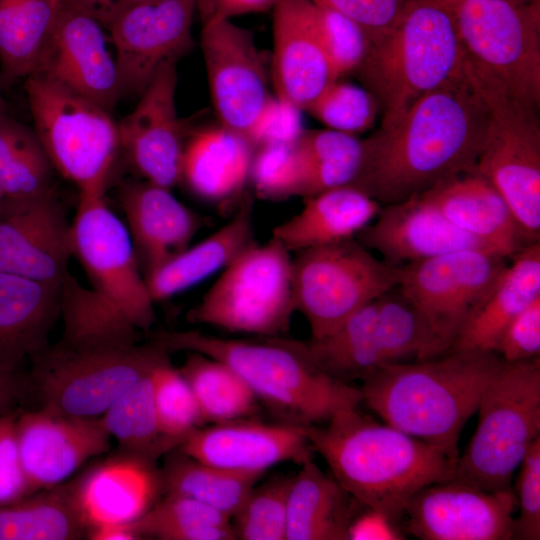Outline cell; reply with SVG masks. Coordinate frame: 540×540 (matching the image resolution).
<instances>
[{
  "mask_svg": "<svg viewBox=\"0 0 540 540\" xmlns=\"http://www.w3.org/2000/svg\"><path fill=\"white\" fill-rule=\"evenodd\" d=\"M73 256L71 223L53 191L0 208V272L63 285Z\"/></svg>",
  "mask_w": 540,
  "mask_h": 540,
  "instance_id": "obj_19",
  "label": "cell"
},
{
  "mask_svg": "<svg viewBox=\"0 0 540 540\" xmlns=\"http://www.w3.org/2000/svg\"><path fill=\"white\" fill-rule=\"evenodd\" d=\"M143 1H146V0H118V5H117V9H116V12L124 7H127V6H130V5H133V4H136V3H139V2H143ZM115 12V13H116ZM115 15V14H114Z\"/></svg>",
  "mask_w": 540,
  "mask_h": 540,
  "instance_id": "obj_59",
  "label": "cell"
},
{
  "mask_svg": "<svg viewBox=\"0 0 540 540\" xmlns=\"http://www.w3.org/2000/svg\"><path fill=\"white\" fill-rule=\"evenodd\" d=\"M33 358V378L43 409L98 418L138 380L169 359V351L151 339L144 344L90 345L59 340Z\"/></svg>",
  "mask_w": 540,
  "mask_h": 540,
  "instance_id": "obj_8",
  "label": "cell"
},
{
  "mask_svg": "<svg viewBox=\"0 0 540 540\" xmlns=\"http://www.w3.org/2000/svg\"><path fill=\"white\" fill-rule=\"evenodd\" d=\"M160 470L165 494L199 501L232 519L262 473L225 469L194 459L174 448Z\"/></svg>",
  "mask_w": 540,
  "mask_h": 540,
  "instance_id": "obj_36",
  "label": "cell"
},
{
  "mask_svg": "<svg viewBox=\"0 0 540 540\" xmlns=\"http://www.w3.org/2000/svg\"><path fill=\"white\" fill-rule=\"evenodd\" d=\"M471 312L450 350L494 351L508 324L540 297V243L515 254Z\"/></svg>",
  "mask_w": 540,
  "mask_h": 540,
  "instance_id": "obj_30",
  "label": "cell"
},
{
  "mask_svg": "<svg viewBox=\"0 0 540 540\" xmlns=\"http://www.w3.org/2000/svg\"><path fill=\"white\" fill-rule=\"evenodd\" d=\"M292 258L295 311L311 338H321L399 285L402 267L377 258L355 237L296 252Z\"/></svg>",
  "mask_w": 540,
  "mask_h": 540,
  "instance_id": "obj_11",
  "label": "cell"
},
{
  "mask_svg": "<svg viewBox=\"0 0 540 540\" xmlns=\"http://www.w3.org/2000/svg\"><path fill=\"white\" fill-rule=\"evenodd\" d=\"M4 200H5V196H4L3 192H2V190L0 189V208H1Z\"/></svg>",
  "mask_w": 540,
  "mask_h": 540,
  "instance_id": "obj_60",
  "label": "cell"
},
{
  "mask_svg": "<svg viewBox=\"0 0 540 540\" xmlns=\"http://www.w3.org/2000/svg\"><path fill=\"white\" fill-rule=\"evenodd\" d=\"M87 539L92 540H136L140 539L128 524H101L88 529Z\"/></svg>",
  "mask_w": 540,
  "mask_h": 540,
  "instance_id": "obj_57",
  "label": "cell"
},
{
  "mask_svg": "<svg viewBox=\"0 0 540 540\" xmlns=\"http://www.w3.org/2000/svg\"><path fill=\"white\" fill-rule=\"evenodd\" d=\"M88 529L78 477L0 508V540H77Z\"/></svg>",
  "mask_w": 540,
  "mask_h": 540,
  "instance_id": "obj_35",
  "label": "cell"
},
{
  "mask_svg": "<svg viewBox=\"0 0 540 540\" xmlns=\"http://www.w3.org/2000/svg\"><path fill=\"white\" fill-rule=\"evenodd\" d=\"M301 113L291 102L270 95L246 138L254 148L295 143L305 131Z\"/></svg>",
  "mask_w": 540,
  "mask_h": 540,
  "instance_id": "obj_50",
  "label": "cell"
},
{
  "mask_svg": "<svg viewBox=\"0 0 540 540\" xmlns=\"http://www.w3.org/2000/svg\"><path fill=\"white\" fill-rule=\"evenodd\" d=\"M505 363L494 351L449 350L389 364L362 381V401L385 423L456 461L462 428Z\"/></svg>",
  "mask_w": 540,
  "mask_h": 540,
  "instance_id": "obj_3",
  "label": "cell"
},
{
  "mask_svg": "<svg viewBox=\"0 0 540 540\" xmlns=\"http://www.w3.org/2000/svg\"><path fill=\"white\" fill-rule=\"evenodd\" d=\"M476 412L475 433L456 460L452 480L487 491L511 489L514 473L540 437L539 357L505 363Z\"/></svg>",
  "mask_w": 540,
  "mask_h": 540,
  "instance_id": "obj_6",
  "label": "cell"
},
{
  "mask_svg": "<svg viewBox=\"0 0 540 540\" xmlns=\"http://www.w3.org/2000/svg\"><path fill=\"white\" fill-rule=\"evenodd\" d=\"M517 478V508L514 539H540V437L529 447L519 468Z\"/></svg>",
  "mask_w": 540,
  "mask_h": 540,
  "instance_id": "obj_49",
  "label": "cell"
},
{
  "mask_svg": "<svg viewBox=\"0 0 540 540\" xmlns=\"http://www.w3.org/2000/svg\"><path fill=\"white\" fill-rule=\"evenodd\" d=\"M464 67L508 96L540 108V0H445Z\"/></svg>",
  "mask_w": 540,
  "mask_h": 540,
  "instance_id": "obj_7",
  "label": "cell"
},
{
  "mask_svg": "<svg viewBox=\"0 0 540 540\" xmlns=\"http://www.w3.org/2000/svg\"><path fill=\"white\" fill-rule=\"evenodd\" d=\"M306 180L307 164L297 142L255 148L249 182L261 199L303 198Z\"/></svg>",
  "mask_w": 540,
  "mask_h": 540,
  "instance_id": "obj_46",
  "label": "cell"
},
{
  "mask_svg": "<svg viewBox=\"0 0 540 540\" xmlns=\"http://www.w3.org/2000/svg\"><path fill=\"white\" fill-rule=\"evenodd\" d=\"M276 0H197L203 22L232 20L234 17L272 10Z\"/></svg>",
  "mask_w": 540,
  "mask_h": 540,
  "instance_id": "obj_54",
  "label": "cell"
},
{
  "mask_svg": "<svg viewBox=\"0 0 540 540\" xmlns=\"http://www.w3.org/2000/svg\"><path fill=\"white\" fill-rule=\"evenodd\" d=\"M22 392V383L16 370L0 365V416L10 412L9 409L18 400Z\"/></svg>",
  "mask_w": 540,
  "mask_h": 540,
  "instance_id": "obj_56",
  "label": "cell"
},
{
  "mask_svg": "<svg viewBox=\"0 0 540 540\" xmlns=\"http://www.w3.org/2000/svg\"><path fill=\"white\" fill-rule=\"evenodd\" d=\"M516 510L512 488L487 491L450 480L417 491L401 524L422 540H508L514 539Z\"/></svg>",
  "mask_w": 540,
  "mask_h": 540,
  "instance_id": "obj_16",
  "label": "cell"
},
{
  "mask_svg": "<svg viewBox=\"0 0 540 540\" xmlns=\"http://www.w3.org/2000/svg\"><path fill=\"white\" fill-rule=\"evenodd\" d=\"M179 370L190 385L206 424L253 419L258 412L256 396L226 364L189 352Z\"/></svg>",
  "mask_w": 540,
  "mask_h": 540,
  "instance_id": "obj_38",
  "label": "cell"
},
{
  "mask_svg": "<svg viewBox=\"0 0 540 540\" xmlns=\"http://www.w3.org/2000/svg\"><path fill=\"white\" fill-rule=\"evenodd\" d=\"M381 206L355 187L330 189L305 197L302 209L274 227L271 237L290 252L354 238Z\"/></svg>",
  "mask_w": 540,
  "mask_h": 540,
  "instance_id": "obj_32",
  "label": "cell"
},
{
  "mask_svg": "<svg viewBox=\"0 0 540 540\" xmlns=\"http://www.w3.org/2000/svg\"><path fill=\"white\" fill-rule=\"evenodd\" d=\"M313 451L333 478L365 509L395 526L421 488L453 479L455 463L433 446L363 415L357 408L307 427Z\"/></svg>",
  "mask_w": 540,
  "mask_h": 540,
  "instance_id": "obj_2",
  "label": "cell"
},
{
  "mask_svg": "<svg viewBox=\"0 0 540 540\" xmlns=\"http://www.w3.org/2000/svg\"><path fill=\"white\" fill-rule=\"evenodd\" d=\"M349 18L366 33L369 42L389 32L410 0H312Z\"/></svg>",
  "mask_w": 540,
  "mask_h": 540,
  "instance_id": "obj_51",
  "label": "cell"
},
{
  "mask_svg": "<svg viewBox=\"0 0 540 540\" xmlns=\"http://www.w3.org/2000/svg\"><path fill=\"white\" fill-rule=\"evenodd\" d=\"M507 259L491 250H460L402 266L398 286L449 351Z\"/></svg>",
  "mask_w": 540,
  "mask_h": 540,
  "instance_id": "obj_14",
  "label": "cell"
},
{
  "mask_svg": "<svg viewBox=\"0 0 540 540\" xmlns=\"http://www.w3.org/2000/svg\"><path fill=\"white\" fill-rule=\"evenodd\" d=\"M282 340L325 375L351 384L388 365L377 324L376 300L321 338Z\"/></svg>",
  "mask_w": 540,
  "mask_h": 540,
  "instance_id": "obj_33",
  "label": "cell"
},
{
  "mask_svg": "<svg viewBox=\"0 0 540 540\" xmlns=\"http://www.w3.org/2000/svg\"><path fill=\"white\" fill-rule=\"evenodd\" d=\"M25 91L33 130L53 169L79 191L107 188L121 151L111 112L36 74L25 79Z\"/></svg>",
  "mask_w": 540,
  "mask_h": 540,
  "instance_id": "obj_10",
  "label": "cell"
},
{
  "mask_svg": "<svg viewBox=\"0 0 540 540\" xmlns=\"http://www.w3.org/2000/svg\"><path fill=\"white\" fill-rule=\"evenodd\" d=\"M487 109V126L473 171L507 203L530 242L540 237L539 110L508 96L464 68Z\"/></svg>",
  "mask_w": 540,
  "mask_h": 540,
  "instance_id": "obj_12",
  "label": "cell"
},
{
  "mask_svg": "<svg viewBox=\"0 0 540 540\" xmlns=\"http://www.w3.org/2000/svg\"><path fill=\"white\" fill-rule=\"evenodd\" d=\"M356 239L397 267L466 249L499 252L453 225L422 195L382 205Z\"/></svg>",
  "mask_w": 540,
  "mask_h": 540,
  "instance_id": "obj_23",
  "label": "cell"
},
{
  "mask_svg": "<svg viewBox=\"0 0 540 540\" xmlns=\"http://www.w3.org/2000/svg\"><path fill=\"white\" fill-rule=\"evenodd\" d=\"M17 444L29 495L65 482L82 464L110 449L98 418L70 417L41 408L18 415Z\"/></svg>",
  "mask_w": 540,
  "mask_h": 540,
  "instance_id": "obj_21",
  "label": "cell"
},
{
  "mask_svg": "<svg viewBox=\"0 0 540 540\" xmlns=\"http://www.w3.org/2000/svg\"><path fill=\"white\" fill-rule=\"evenodd\" d=\"M463 72L464 53L445 0H410L396 25L369 43L355 71L377 101L382 127Z\"/></svg>",
  "mask_w": 540,
  "mask_h": 540,
  "instance_id": "obj_5",
  "label": "cell"
},
{
  "mask_svg": "<svg viewBox=\"0 0 540 540\" xmlns=\"http://www.w3.org/2000/svg\"><path fill=\"white\" fill-rule=\"evenodd\" d=\"M97 18L105 28L113 18L118 0H67Z\"/></svg>",
  "mask_w": 540,
  "mask_h": 540,
  "instance_id": "obj_58",
  "label": "cell"
},
{
  "mask_svg": "<svg viewBox=\"0 0 540 540\" xmlns=\"http://www.w3.org/2000/svg\"><path fill=\"white\" fill-rule=\"evenodd\" d=\"M61 0H0V64L13 82L32 75L54 28Z\"/></svg>",
  "mask_w": 540,
  "mask_h": 540,
  "instance_id": "obj_37",
  "label": "cell"
},
{
  "mask_svg": "<svg viewBox=\"0 0 540 540\" xmlns=\"http://www.w3.org/2000/svg\"><path fill=\"white\" fill-rule=\"evenodd\" d=\"M397 526L382 515L365 509L352 521L348 529V539H403Z\"/></svg>",
  "mask_w": 540,
  "mask_h": 540,
  "instance_id": "obj_55",
  "label": "cell"
},
{
  "mask_svg": "<svg viewBox=\"0 0 540 540\" xmlns=\"http://www.w3.org/2000/svg\"><path fill=\"white\" fill-rule=\"evenodd\" d=\"M151 340L169 352H197L234 370L278 422L309 427L357 408L359 388L325 375L280 337L227 339L195 330L158 331Z\"/></svg>",
  "mask_w": 540,
  "mask_h": 540,
  "instance_id": "obj_4",
  "label": "cell"
},
{
  "mask_svg": "<svg viewBox=\"0 0 540 540\" xmlns=\"http://www.w3.org/2000/svg\"><path fill=\"white\" fill-rule=\"evenodd\" d=\"M305 111L329 129L356 135L373 125L379 107L373 95L363 86L336 79Z\"/></svg>",
  "mask_w": 540,
  "mask_h": 540,
  "instance_id": "obj_47",
  "label": "cell"
},
{
  "mask_svg": "<svg viewBox=\"0 0 540 540\" xmlns=\"http://www.w3.org/2000/svg\"><path fill=\"white\" fill-rule=\"evenodd\" d=\"M307 164L304 197L351 186L361 159L362 140L333 129L305 130L297 141Z\"/></svg>",
  "mask_w": 540,
  "mask_h": 540,
  "instance_id": "obj_43",
  "label": "cell"
},
{
  "mask_svg": "<svg viewBox=\"0 0 540 540\" xmlns=\"http://www.w3.org/2000/svg\"><path fill=\"white\" fill-rule=\"evenodd\" d=\"M176 64L164 67L118 122L121 151L142 177L171 189L181 181L185 137L176 109Z\"/></svg>",
  "mask_w": 540,
  "mask_h": 540,
  "instance_id": "obj_20",
  "label": "cell"
},
{
  "mask_svg": "<svg viewBox=\"0 0 540 540\" xmlns=\"http://www.w3.org/2000/svg\"><path fill=\"white\" fill-rule=\"evenodd\" d=\"M293 476L277 475L250 491L232 517L236 539L286 540L288 495Z\"/></svg>",
  "mask_w": 540,
  "mask_h": 540,
  "instance_id": "obj_45",
  "label": "cell"
},
{
  "mask_svg": "<svg viewBox=\"0 0 540 540\" xmlns=\"http://www.w3.org/2000/svg\"><path fill=\"white\" fill-rule=\"evenodd\" d=\"M53 166L35 131L0 111V189L6 199L53 191Z\"/></svg>",
  "mask_w": 540,
  "mask_h": 540,
  "instance_id": "obj_39",
  "label": "cell"
},
{
  "mask_svg": "<svg viewBox=\"0 0 540 540\" xmlns=\"http://www.w3.org/2000/svg\"><path fill=\"white\" fill-rule=\"evenodd\" d=\"M118 197L144 277L188 247L203 223L171 189L145 180L122 184Z\"/></svg>",
  "mask_w": 540,
  "mask_h": 540,
  "instance_id": "obj_25",
  "label": "cell"
},
{
  "mask_svg": "<svg viewBox=\"0 0 540 540\" xmlns=\"http://www.w3.org/2000/svg\"><path fill=\"white\" fill-rule=\"evenodd\" d=\"M255 148L222 125L200 130L185 142L181 181L197 197L228 208L240 203Z\"/></svg>",
  "mask_w": 540,
  "mask_h": 540,
  "instance_id": "obj_28",
  "label": "cell"
},
{
  "mask_svg": "<svg viewBox=\"0 0 540 540\" xmlns=\"http://www.w3.org/2000/svg\"><path fill=\"white\" fill-rule=\"evenodd\" d=\"M4 109H5V108H4V102H3V99H2L1 93H0V111H1V110H4Z\"/></svg>",
  "mask_w": 540,
  "mask_h": 540,
  "instance_id": "obj_61",
  "label": "cell"
},
{
  "mask_svg": "<svg viewBox=\"0 0 540 540\" xmlns=\"http://www.w3.org/2000/svg\"><path fill=\"white\" fill-rule=\"evenodd\" d=\"M152 372L119 397L100 416V420L109 435L118 441L122 451L155 462L176 446L161 434L158 426Z\"/></svg>",
  "mask_w": 540,
  "mask_h": 540,
  "instance_id": "obj_40",
  "label": "cell"
},
{
  "mask_svg": "<svg viewBox=\"0 0 540 540\" xmlns=\"http://www.w3.org/2000/svg\"><path fill=\"white\" fill-rule=\"evenodd\" d=\"M201 48L220 125L246 137L270 96L252 33L232 20L203 22Z\"/></svg>",
  "mask_w": 540,
  "mask_h": 540,
  "instance_id": "obj_18",
  "label": "cell"
},
{
  "mask_svg": "<svg viewBox=\"0 0 540 540\" xmlns=\"http://www.w3.org/2000/svg\"><path fill=\"white\" fill-rule=\"evenodd\" d=\"M494 352L506 363L539 357L540 297L531 302L508 324Z\"/></svg>",
  "mask_w": 540,
  "mask_h": 540,
  "instance_id": "obj_52",
  "label": "cell"
},
{
  "mask_svg": "<svg viewBox=\"0 0 540 540\" xmlns=\"http://www.w3.org/2000/svg\"><path fill=\"white\" fill-rule=\"evenodd\" d=\"M161 491L155 462L125 451L78 476L79 501L89 528L134 522L158 501Z\"/></svg>",
  "mask_w": 540,
  "mask_h": 540,
  "instance_id": "obj_26",
  "label": "cell"
},
{
  "mask_svg": "<svg viewBox=\"0 0 540 540\" xmlns=\"http://www.w3.org/2000/svg\"><path fill=\"white\" fill-rule=\"evenodd\" d=\"M316 8L319 35L337 78L355 72L368 51L366 33L344 15L317 4Z\"/></svg>",
  "mask_w": 540,
  "mask_h": 540,
  "instance_id": "obj_48",
  "label": "cell"
},
{
  "mask_svg": "<svg viewBox=\"0 0 540 540\" xmlns=\"http://www.w3.org/2000/svg\"><path fill=\"white\" fill-rule=\"evenodd\" d=\"M17 418L11 411L0 416V508L29 495L17 444Z\"/></svg>",
  "mask_w": 540,
  "mask_h": 540,
  "instance_id": "obj_53",
  "label": "cell"
},
{
  "mask_svg": "<svg viewBox=\"0 0 540 540\" xmlns=\"http://www.w3.org/2000/svg\"><path fill=\"white\" fill-rule=\"evenodd\" d=\"M487 118L485 104L463 72L362 140L360 169L351 186L387 205L471 171Z\"/></svg>",
  "mask_w": 540,
  "mask_h": 540,
  "instance_id": "obj_1",
  "label": "cell"
},
{
  "mask_svg": "<svg viewBox=\"0 0 540 540\" xmlns=\"http://www.w3.org/2000/svg\"><path fill=\"white\" fill-rule=\"evenodd\" d=\"M105 26L61 0L56 22L33 74L49 79L112 111L122 95Z\"/></svg>",
  "mask_w": 540,
  "mask_h": 540,
  "instance_id": "obj_17",
  "label": "cell"
},
{
  "mask_svg": "<svg viewBox=\"0 0 540 540\" xmlns=\"http://www.w3.org/2000/svg\"><path fill=\"white\" fill-rule=\"evenodd\" d=\"M199 461L225 469L264 473L276 464L312 458L307 427L239 419L200 427L178 447Z\"/></svg>",
  "mask_w": 540,
  "mask_h": 540,
  "instance_id": "obj_22",
  "label": "cell"
},
{
  "mask_svg": "<svg viewBox=\"0 0 540 540\" xmlns=\"http://www.w3.org/2000/svg\"><path fill=\"white\" fill-rule=\"evenodd\" d=\"M420 195L453 225L507 258L534 243L526 237L495 187L473 170L450 177Z\"/></svg>",
  "mask_w": 540,
  "mask_h": 540,
  "instance_id": "obj_27",
  "label": "cell"
},
{
  "mask_svg": "<svg viewBox=\"0 0 540 540\" xmlns=\"http://www.w3.org/2000/svg\"><path fill=\"white\" fill-rule=\"evenodd\" d=\"M153 398L161 434L176 447L194 430L206 425L195 395L170 359L152 372Z\"/></svg>",
  "mask_w": 540,
  "mask_h": 540,
  "instance_id": "obj_44",
  "label": "cell"
},
{
  "mask_svg": "<svg viewBox=\"0 0 540 540\" xmlns=\"http://www.w3.org/2000/svg\"><path fill=\"white\" fill-rule=\"evenodd\" d=\"M271 11L276 95L305 111L338 79L319 35L316 4L276 0Z\"/></svg>",
  "mask_w": 540,
  "mask_h": 540,
  "instance_id": "obj_24",
  "label": "cell"
},
{
  "mask_svg": "<svg viewBox=\"0 0 540 540\" xmlns=\"http://www.w3.org/2000/svg\"><path fill=\"white\" fill-rule=\"evenodd\" d=\"M376 306L388 365L430 359L448 352L398 285L378 297Z\"/></svg>",
  "mask_w": 540,
  "mask_h": 540,
  "instance_id": "obj_42",
  "label": "cell"
},
{
  "mask_svg": "<svg viewBox=\"0 0 540 540\" xmlns=\"http://www.w3.org/2000/svg\"><path fill=\"white\" fill-rule=\"evenodd\" d=\"M62 287L0 272V365L16 370L24 358L49 347L61 316Z\"/></svg>",
  "mask_w": 540,
  "mask_h": 540,
  "instance_id": "obj_29",
  "label": "cell"
},
{
  "mask_svg": "<svg viewBox=\"0 0 540 540\" xmlns=\"http://www.w3.org/2000/svg\"><path fill=\"white\" fill-rule=\"evenodd\" d=\"M290 253L272 237L255 241L221 271L187 321L262 338L283 336L296 312Z\"/></svg>",
  "mask_w": 540,
  "mask_h": 540,
  "instance_id": "obj_9",
  "label": "cell"
},
{
  "mask_svg": "<svg viewBox=\"0 0 540 540\" xmlns=\"http://www.w3.org/2000/svg\"><path fill=\"white\" fill-rule=\"evenodd\" d=\"M197 0H146L118 10L109 24L122 95H140L192 46Z\"/></svg>",
  "mask_w": 540,
  "mask_h": 540,
  "instance_id": "obj_15",
  "label": "cell"
},
{
  "mask_svg": "<svg viewBox=\"0 0 540 540\" xmlns=\"http://www.w3.org/2000/svg\"><path fill=\"white\" fill-rule=\"evenodd\" d=\"M254 242L253 204L245 197L226 224L145 276L151 298L156 303L195 286L225 269Z\"/></svg>",
  "mask_w": 540,
  "mask_h": 540,
  "instance_id": "obj_31",
  "label": "cell"
},
{
  "mask_svg": "<svg viewBox=\"0 0 540 540\" xmlns=\"http://www.w3.org/2000/svg\"><path fill=\"white\" fill-rule=\"evenodd\" d=\"M231 519L194 499L165 494L130 529L140 538L161 540H233Z\"/></svg>",
  "mask_w": 540,
  "mask_h": 540,
  "instance_id": "obj_41",
  "label": "cell"
},
{
  "mask_svg": "<svg viewBox=\"0 0 540 540\" xmlns=\"http://www.w3.org/2000/svg\"><path fill=\"white\" fill-rule=\"evenodd\" d=\"M105 191V187L79 191L71 223L73 255L108 311L137 331L148 332L156 322L155 302L128 229L108 206Z\"/></svg>",
  "mask_w": 540,
  "mask_h": 540,
  "instance_id": "obj_13",
  "label": "cell"
},
{
  "mask_svg": "<svg viewBox=\"0 0 540 540\" xmlns=\"http://www.w3.org/2000/svg\"><path fill=\"white\" fill-rule=\"evenodd\" d=\"M363 508L334 478L309 458L292 478L286 540H347Z\"/></svg>",
  "mask_w": 540,
  "mask_h": 540,
  "instance_id": "obj_34",
  "label": "cell"
}]
</instances>
